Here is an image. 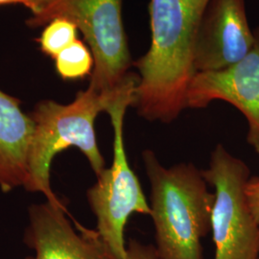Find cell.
<instances>
[{
  "label": "cell",
  "mask_w": 259,
  "mask_h": 259,
  "mask_svg": "<svg viewBox=\"0 0 259 259\" xmlns=\"http://www.w3.org/2000/svg\"><path fill=\"white\" fill-rule=\"evenodd\" d=\"M60 2L61 0H0V5L21 3L32 11L34 15L32 22L41 24L47 22L48 16Z\"/></svg>",
  "instance_id": "obj_13"
},
{
  "label": "cell",
  "mask_w": 259,
  "mask_h": 259,
  "mask_svg": "<svg viewBox=\"0 0 259 259\" xmlns=\"http://www.w3.org/2000/svg\"><path fill=\"white\" fill-rule=\"evenodd\" d=\"M125 259H158L155 246L147 245L138 240H130L127 245Z\"/></svg>",
  "instance_id": "obj_14"
},
{
  "label": "cell",
  "mask_w": 259,
  "mask_h": 259,
  "mask_svg": "<svg viewBox=\"0 0 259 259\" xmlns=\"http://www.w3.org/2000/svg\"><path fill=\"white\" fill-rule=\"evenodd\" d=\"M122 0H61L47 21H72L92 49L90 87L101 93L117 89L129 74L132 60L121 18Z\"/></svg>",
  "instance_id": "obj_6"
},
{
  "label": "cell",
  "mask_w": 259,
  "mask_h": 259,
  "mask_svg": "<svg viewBox=\"0 0 259 259\" xmlns=\"http://www.w3.org/2000/svg\"><path fill=\"white\" fill-rule=\"evenodd\" d=\"M126 79L109 93L98 92L89 85L68 105L50 100L37 105L31 115L35 132L28 157V191L39 192L48 203L65 206L51 188L50 165L58 153L70 147L83 153L96 176L102 173L105 159L98 148L94 123L97 115L107 111L117 97Z\"/></svg>",
  "instance_id": "obj_3"
},
{
  "label": "cell",
  "mask_w": 259,
  "mask_h": 259,
  "mask_svg": "<svg viewBox=\"0 0 259 259\" xmlns=\"http://www.w3.org/2000/svg\"><path fill=\"white\" fill-rule=\"evenodd\" d=\"M139 76L131 73L122 90L106 112L113 128V158L110 168L97 176L88 190V201L97 219L96 231L111 252L126 258L125 227L130 216L139 213L150 216V205L140 182L131 168L124 142V117L136 101Z\"/></svg>",
  "instance_id": "obj_4"
},
{
  "label": "cell",
  "mask_w": 259,
  "mask_h": 259,
  "mask_svg": "<svg viewBox=\"0 0 259 259\" xmlns=\"http://www.w3.org/2000/svg\"><path fill=\"white\" fill-rule=\"evenodd\" d=\"M203 174L215 196L210 228L214 259H258L259 225L246 196L250 168L218 144Z\"/></svg>",
  "instance_id": "obj_5"
},
{
  "label": "cell",
  "mask_w": 259,
  "mask_h": 259,
  "mask_svg": "<svg viewBox=\"0 0 259 259\" xmlns=\"http://www.w3.org/2000/svg\"><path fill=\"white\" fill-rule=\"evenodd\" d=\"M35 122L19 108V101L0 91V188L9 192L26 186L28 157Z\"/></svg>",
  "instance_id": "obj_10"
},
{
  "label": "cell",
  "mask_w": 259,
  "mask_h": 259,
  "mask_svg": "<svg viewBox=\"0 0 259 259\" xmlns=\"http://www.w3.org/2000/svg\"><path fill=\"white\" fill-rule=\"evenodd\" d=\"M65 206L47 202L29 209L24 241L34 256L26 259H118L96 230L66 217Z\"/></svg>",
  "instance_id": "obj_9"
},
{
  "label": "cell",
  "mask_w": 259,
  "mask_h": 259,
  "mask_svg": "<svg viewBox=\"0 0 259 259\" xmlns=\"http://www.w3.org/2000/svg\"><path fill=\"white\" fill-rule=\"evenodd\" d=\"M253 148H254V150H255V151H256V152L259 154V143L256 145V146H254Z\"/></svg>",
  "instance_id": "obj_16"
},
{
  "label": "cell",
  "mask_w": 259,
  "mask_h": 259,
  "mask_svg": "<svg viewBox=\"0 0 259 259\" xmlns=\"http://www.w3.org/2000/svg\"><path fill=\"white\" fill-rule=\"evenodd\" d=\"M209 1L151 0V47L134 64L139 72L134 107L144 119L168 124L187 108L196 38Z\"/></svg>",
  "instance_id": "obj_1"
},
{
  "label": "cell",
  "mask_w": 259,
  "mask_h": 259,
  "mask_svg": "<svg viewBox=\"0 0 259 259\" xmlns=\"http://www.w3.org/2000/svg\"><path fill=\"white\" fill-rule=\"evenodd\" d=\"M246 196L251 213L259 225V177H250L246 186Z\"/></svg>",
  "instance_id": "obj_15"
},
{
  "label": "cell",
  "mask_w": 259,
  "mask_h": 259,
  "mask_svg": "<svg viewBox=\"0 0 259 259\" xmlns=\"http://www.w3.org/2000/svg\"><path fill=\"white\" fill-rule=\"evenodd\" d=\"M55 59L58 73L66 80L83 78L91 73L94 65L93 54L78 39L56 56Z\"/></svg>",
  "instance_id": "obj_11"
},
{
  "label": "cell",
  "mask_w": 259,
  "mask_h": 259,
  "mask_svg": "<svg viewBox=\"0 0 259 259\" xmlns=\"http://www.w3.org/2000/svg\"><path fill=\"white\" fill-rule=\"evenodd\" d=\"M77 26L68 19L58 18L51 20L39 38L42 51L55 58L77 40Z\"/></svg>",
  "instance_id": "obj_12"
},
{
  "label": "cell",
  "mask_w": 259,
  "mask_h": 259,
  "mask_svg": "<svg viewBox=\"0 0 259 259\" xmlns=\"http://www.w3.org/2000/svg\"><path fill=\"white\" fill-rule=\"evenodd\" d=\"M253 45L244 0H210L196 38L195 71L225 69L244 59Z\"/></svg>",
  "instance_id": "obj_8"
},
{
  "label": "cell",
  "mask_w": 259,
  "mask_h": 259,
  "mask_svg": "<svg viewBox=\"0 0 259 259\" xmlns=\"http://www.w3.org/2000/svg\"><path fill=\"white\" fill-rule=\"evenodd\" d=\"M253 33L248 55L222 70L196 73L186 97L192 109H204L215 100L235 107L248 121L247 141L252 147L259 143V28Z\"/></svg>",
  "instance_id": "obj_7"
},
{
  "label": "cell",
  "mask_w": 259,
  "mask_h": 259,
  "mask_svg": "<svg viewBox=\"0 0 259 259\" xmlns=\"http://www.w3.org/2000/svg\"><path fill=\"white\" fill-rule=\"evenodd\" d=\"M258 259H259V257H258Z\"/></svg>",
  "instance_id": "obj_17"
},
{
  "label": "cell",
  "mask_w": 259,
  "mask_h": 259,
  "mask_svg": "<svg viewBox=\"0 0 259 259\" xmlns=\"http://www.w3.org/2000/svg\"><path fill=\"white\" fill-rule=\"evenodd\" d=\"M151 187L150 217L158 259H204L202 240L210 232L214 192L191 162L171 167L152 150L142 152Z\"/></svg>",
  "instance_id": "obj_2"
}]
</instances>
